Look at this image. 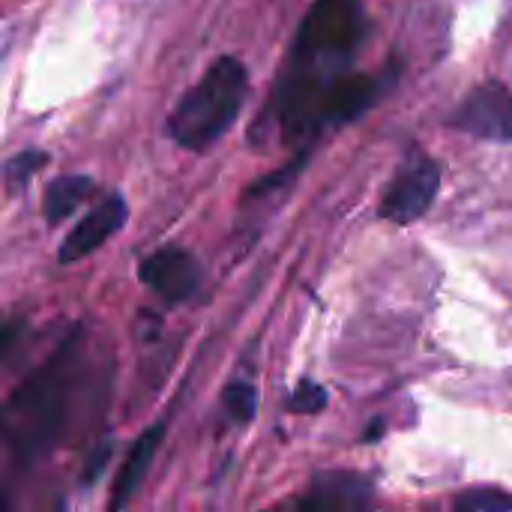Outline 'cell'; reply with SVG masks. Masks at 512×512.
<instances>
[{"mask_svg": "<svg viewBox=\"0 0 512 512\" xmlns=\"http://www.w3.org/2000/svg\"><path fill=\"white\" fill-rule=\"evenodd\" d=\"M363 36L366 15L360 0H315L306 12L273 96L285 141H309L324 129V96L348 75Z\"/></svg>", "mask_w": 512, "mask_h": 512, "instance_id": "1", "label": "cell"}, {"mask_svg": "<svg viewBox=\"0 0 512 512\" xmlns=\"http://www.w3.org/2000/svg\"><path fill=\"white\" fill-rule=\"evenodd\" d=\"M72 339L30 372L0 408V438L18 465L45 459L63 435L69 414V381H72Z\"/></svg>", "mask_w": 512, "mask_h": 512, "instance_id": "2", "label": "cell"}, {"mask_svg": "<svg viewBox=\"0 0 512 512\" xmlns=\"http://www.w3.org/2000/svg\"><path fill=\"white\" fill-rule=\"evenodd\" d=\"M246 93H249L246 66L237 57H219L168 117L171 138L189 150L210 147L237 120Z\"/></svg>", "mask_w": 512, "mask_h": 512, "instance_id": "3", "label": "cell"}, {"mask_svg": "<svg viewBox=\"0 0 512 512\" xmlns=\"http://www.w3.org/2000/svg\"><path fill=\"white\" fill-rule=\"evenodd\" d=\"M438 189H441L438 162L429 156H417L396 174V180L384 192L381 216L396 225H411L429 213V207L438 198Z\"/></svg>", "mask_w": 512, "mask_h": 512, "instance_id": "4", "label": "cell"}, {"mask_svg": "<svg viewBox=\"0 0 512 512\" xmlns=\"http://www.w3.org/2000/svg\"><path fill=\"white\" fill-rule=\"evenodd\" d=\"M450 126L477 138L512 141V93L498 81L477 87L450 117Z\"/></svg>", "mask_w": 512, "mask_h": 512, "instance_id": "5", "label": "cell"}, {"mask_svg": "<svg viewBox=\"0 0 512 512\" xmlns=\"http://www.w3.org/2000/svg\"><path fill=\"white\" fill-rule=\"evenodd\" d=\"M138 276L162 300L180 303V300H186V297L195 294V288L201 282V267H198V261L186 249L165 246V249H156L153 255H147L141 261Z\"/></svg>", "mask_w": 512, "mask_h": 512, "instance_id": "6", "label": "cell"}, {"mask_svg": "<svg viewBox=\"0 0 512 512\" xmlns=\"http://www.w3.org/2000/svg\"><path fill=\"white\" fill-rule=\"evenodd\" d=\"M393 72H384V75H357V72H348L342 75L324 96V108H321V123L324 129L327 126H339V123H348L354 117H360L363 111H369L393 84Z\"/></svg>", "mask_w": 512, "mask_h": 512, "instance_id": "7", "label": "cell"}, {"mask_svg": "<svg viewBox=\"0 0 512 512\" xmlns=\"http://www.w3.org/2000/svg\"><path fill=\"white\" fill-rule=\"evenodd\" d=\"M126 222V201L123 195H105L63 240L60 246V261L72 264L81 261L84 255L96 252L114 231H120Z\"/></svg>", "mask_w": 512, "mask_h": 512, "instance_id": "8", "label": "cell"}, {"mask_svg": "<svg viewBox=\"0 0 512 512\" xmlns=\"http://www.w3.org/2000/svg\"><path fill=\"white\" fill-rule=\"evenodd\" d=\"M369 498V483L351 474L318 477L303 498L294 501V512H357Z\"/></svg>", "mask_w": 512, "mask_h": 512, "instance_id": "9", "label": "cell"}, {"mask_svg": "<svg viewBox=\"0 0 512 512\" xmlns=\"http://www.w3.org/2000/svg\"><path fill=\"white\" fill-rule=\"evenodd\" d=\"M165 438V423H156L150 429L141 432V438L135 441V447L129 450L126 462L120 465V474L114 480V492H111V501H108V512H123L126 504L135 498V492L141 489L153 459H156V450Z\"/></svg>", "mask_w": 512, "mask_h": 512, "instance_id": "10", "label": "cell"}, {"mask_svg": "<svg viewBox=\"0 0 512 512\" xmlns=\"http://www.w3.org/2000/svg\"><path fill=\"white\" fill-rule=\"evenodd\" d=\"M96 183L84 174H63L57 180L48 183L45 189V201H42V210H45V219L54 225V222H63L66 216H72L90 195H93Z\"/></svg>", "mask_w": 512, "mask_h": 512, "instance_id": "11", "label": "cell"}, {"mask_svg": "<svg viewBox=\"0 0 512 512\" xmlns=\"http://www.w3.org/2000/svg\"><path fill=\"white\" fill-rule=\"evenodd\" d=\"M456 512H512V495L501 489H474L456 498Z\"/></svg>", "mask_w": 512, "mask_h": 512, "instance_id": "12", "label": "cell"}, {"mask_svg": "<svg viewBox=\"0 0 512 512\" xmlns=\"http://www.w3.org/2000/svg\"><path fill=\"white\" fill-rule=\"evenodd\" d=\"M225 411L231 414V420L234 423H249L252 417H255V411H258V393H255V387L252 384H231L228 390H225Z\"/></svg>", "mask_w": 512, "mask_h": 512, "instance_id": "13", "label": "cell"}, {"mask_svg": "<svg viewBox=\"0 0 512 512\" xmlns=\"http://www.w3.org/2000/svg\"><path fill=\"white\" fill-rule=\"evenodd\" d=\"M45 162H48V156H45L42 150H24V153H18L15 159H9V162H6V171H3L9 189H21Z\"/></svg>", "mask_w": 512, "mask_h": 512, "instance_id": "14", "label": "cell"}, {"mask_svg": "<svg viewBox=\"0 0 512 512\" xmlns=\"http://www.w3.org/2000/svg\"><path fill=\"white\" fill-rule=\"evenodd\" d=\"M324 405H327V390L315 381H300L288 402V408L294 414H318V411H324Z\"/></svg>", "mask_w": 512, "mask_h": 512, "instance_id": "15", "label": "cell"}, {"mask_svg": "<svg viewBox=\"0 0 512 512\" xmlns=\"http://www.w3.org/2000/svg\"><path fill=\"white\" fill-rule=\"evenodd\" d=\"M18 333H21L18 321H15V318H9V315L0 309V360L12 351V345H15Z\"/></svg>", "mask_w": 512, "mask_h": 512, "instance_id": "16", "label": "cell"}, {"mask_svg": "<svg viewBox=\"0 0 512 512\" xmlns=\"http://www.w3.org/2000/svg\"><path fill=\"white\" fill-rule=\"evenodd\" d=\"M105 456H108V447H102V453H99V456H93V459L87 462V471H84V483H93V477H99V471H102V462H105Z\"/></svg>", "mask_w": 512, "mask_h": 512, "instance_id": "17", "label": "cell"}, {"mask_svg": "<svg viewBox=\"0 0 512 512\" xmlns=\"http://www.w3.org/2000/svg\"><path fill=\"white\" fill-rule=\"evenodd\" d=\"M0 512H12V504H9V495H6L3 483H0Z\"/></svg>", "mask_w": 512, "mask_h": 512, "instance_id": "18", "label": "cell"}]
</instances>
